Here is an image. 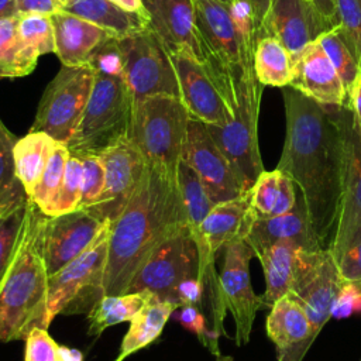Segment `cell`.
<instances>
[{
  "label": "cell",
  "instance_id": "cell-46",
  "mask_svg": "<svg viewBox=\"0 0 361 361\" xmlns=\"http://www.w3.org/2000/svg\"><path fill=\"white\" fill-rule=\"evenodd\" d=\"M16 8L17 16H52L62 10V4L59 0H16Z\"/></svg>",
  "mask_w": 361,
  "mask_h": 361
},
{
  "label": "cell",
  "instance_id": "cell-31",
  "mask_svg": "<svg viewBox=\"0 0 361 361\" xmlns=\"http://www.w3.org/2000/svg\"><path fill=\"white\" fill-rule=\"evenodd\" d=\"M252 66L262 86L285 87L293 78V54L278 38L267 35L255 45Z\"/></svg>",
  "mask_w": 361,
  "mask_h": 361
},
{
  "label": "cell",
  "instance_id": "cell-25",
  "mask_svg": "<svg viewBox=\"0 0 361 361\" xmlns=\"http://www.w3.org/2000/svg\"><path fill=\"white\" fill-rule=\"evenodd\" d=\"M55 54L65 66L89 65L94 52L110 35L93 23L61 10L51 16Z\"/></svg>",
  "mask_w": 361,
  "mask_h": 361
},
{
  "label": "cell",
  "instance_id": "cell-39",
  "mask_svg": "<svg viewBox=\"0 0 361 361\" xmlns=\"http://www.w3.org/2000/svg\"><path fill=\"white\" fill-rule=\"evenodd\" d=\"M317 41L320 42V45L329 55L330 61L333 62L334 68L337 69V72L344 83L345 90H348V87L351 86V83L354 82V79L360 71V66H358L355 58L353 56L350 48L341 38L338 28L336 27V28L324 32Z\"/></svg>",
  "mask_w": 361,
  "mask_h": 361
},
{
  "label": "cell",
  "instance_id": "cell-13",
  "mask_svg": "<svg viewBox=\"0 0 361 361\" xmlns=\"http://www.w3.org/2000/svg\"><path fill=\"white\" fill-rule=\"evenodd\" d=\"M223 251V265L219 274L221 296L234 320V341L241 347L250 341L257 312L262 306V299L255 295L250 278V261L254 252L244 240L228 244Z\"/></svg>",
  "mask_w": 361,
  "mask_h": 361
},
{
  "label": "cell",
  "instance_id": "cell-10",
  "mask_svg": "<svg viewBox=\"0 0 361 361\" xmlns=\"http://www.w3.org/2000/svg\"><path fill=\"white\" fill-rule=\"evenodd\" d=\"M193 7L203 65L213 73H227L235 79L254 73L252 65L245 59L228 6L216 0H193Z\"/></svg>",
  "mask_w": 361,
  "mask_h": 361
},
{
  "label": "cell",
  "instance_id": "cell-38",
  "mask_svg": "<svg viewBox=\"0 0 361 361\" xmlns=\"http://www.w3.org/2000/svg\"><path fill=\"white\" fill-rule=\"evenodd\" d=\"M80 197H82V161L80 158L71 155L66 164L65 176L61 185V189L55 200L44 214L59 216L63 213L73 212L79 209Z\"/></svg>",
  "mask_w": 361,
  "mask_h": 361
},
{
  "label": "cell",
  "instance_id": "cell-7",
  "mask_svg": "<svg viewBox=\"0 0 361 361\" xmlns=\"http://www.w3.org/2000/svg\"><path fill=\"white\" fill-rule=\"evenodd\" d=\"M109 235L110 227L89 250L49 276L45 329L58 314L89 312L103 296Z\"/></svg>",
  "mask_w": 361,
  "mask_h": 361
},
{
  "label": "cell",
  "instance_id": "cell-49",
  "mask_svg": "<svg viewBox=\"0 0 361 361\" xmlns=\"http://www.w3.org/2000/svg\"><path fill=\"white\" fill-rule=\"evenodd\" d=\"M241 1L247 3L252 8V13L255 16L261 38L267 37L265 35V20H267V16H268L271 0H241Z\"/></svg>",
  "mask_w": 361,
  "mask_h": 361
},
{
  "label": "cell",
  "instance_id": "cell-14",
  "mask_svg": "<svg viewBox=\"0 0 361 361\" xmlns=\"http://www.w3.org/2000/svg\"><path fill=\"white\" fill-rule=\"evenodd\" d=\"M99 157L104 166V186L97 202L87 209L111 224L135 193L148 165L127 135Z\"/></svg>",
  "mask_w": 361,
  "mask_h": 361
},
{
  "label": "cell",
  "instance_id": "cell-15",
  "mask_svg": "<svg viewBox=\"0 0 361 361\" xmlns=\"http://www.w3.org/2000/svg\"><path fill=\"white\" fill-rule=\"evenodd\" d=\"M110 227L89 209H76L59 216H47L44 255L49 276L89 250Z\"/></svg>",
  "mask_w": 361,
  "mask_h": 361
},
{
  "label": "cell",
  "instance_id": "cell-6",
  "mask_svg": "<svg viewBox=\"0 0 361 361\" xmlns=\"http://www.w3.org/2000/svg\"><path fill=\"white\" fill-rule=\"evenodd\" d=\"M262 85L254 73L235 80V100L231 117L221 126L206 124L219 149L231 164L234 172L248 192L264 172L258 145V116Z\"/></svg>",
  "mask_w": 361,
  "mask_h": 361
},
{
  "label": "cell",
  "instance_id": "cell-16",
  "mask_svg": "<svg viewBox=\"0 0 361 361\" xmlns=\"http://www.w3.org/2000/svg\"><path fill=\"white\" fill-rule=\"evenodd\" d=\"M180 92V100L190 117L204 124L221 126L231 117V107L206 66L189 54L171 55Z\"/></svg>",
  "mask_w": 361,
  "mask_h": 361
},
{
  "label": "cell",
  "instance_id": "cell-35",
  "mask_svg": "<svg viewBox=\"0 0 361 361\" xmlns=\"http://www.w3.org/2000/svg\"><path fill=\"white\" fill-rule=\"evenodd\" d=\"M69 157H71V152H69L66 144L58 142L49 157L45 171L31 196V199L34 200V203L39 207V210L42 213H45L48 210V207L52 204V202L55 200V197L61 189Z\"/></svg>",
  "mask_w": 361,
  "mask_h": 361
},
{
  "label": "cell",
  "instance_id": "cell-40",
  "mask_svg": "<svg viewBox=\"0 0 361 361\" xmlns=\"http://www.w3.org/2000/svg\"><path fill=\"white\" fill-rule=\"evenodd\" d=\"M338 32L361 68V0H336Z\"/></svg>",
  "mask_w": 361,
  "mask_h": 361
},
{
  "label": "cell",
  "instance_id": "cell-19",
  "mask_svg": "<svg viewBox=\"0 0 361 361\" xmlns=\"http://www.w3.org/2000/svg\"><path fill=\"white\" fill-rule=\"evenodd\" d=\"M244 241L251 247L254 255L276 244H292L306 251L323 250L313 233L300 193L295 207L279 216L259 217L250 209Z\"/></svg>",
  "mask_w": 361,
  "mask_h": 361
},
{
  "label": "cell",
  "instance_id": "cell-22",
  "mask_svg": "<svg viewBox=\"0 0 361 361\" xmlns=\"http://www.w3.org/2000/svg\"><path fill=\"white\" fill-rule=\"evenodd\" d=\"M326 250L306 251L292 244H276L258 251L257 257L265 275L262 306L271 307L279 298L289 295L296 282L323 258Z\"/></svg>",
  "mask_w": 361,
  "mask_h": 361
},
{
  "label": "cell",
  "instance_id": "cell-3",
  "mask_svg": "<svg viewBox=\"0 0 361 361\" xmlns=\"http://www.w3.org/2000/svg\"><path fill=\"white\" fill-rule=\"evenodd\" d=\"M47 216L27 197L23 226L0 279V341L25 340L32 327H44L49 274L44 255Z\"/></svg>",
  "mask_w": 361,
  "mask_h": 361
},
{
  "label": "cell",
  "instance_id": "cell-48",
  "mask_svg": "<svg viewBox=\"0 0 361 361\" xmlns=\"http://www.w3.org/2000/svg\"><path fill=\"white\" fill-rule=\"evenodd\" d=\"M345 106L350 107L354 117L361 123V68L347 90V100Z\"/></svg>",
  "mask_w": 361,
  "mask_h": 361
},
{
  "label": "cell",
  "instance_id": "cell-37",
  "mask_svg": "<svg viewBox=\"0 0 361 361\" xmlns=\"http://www.w3.org/2000/svg\"><path fill=\"white\" fill-rule=\"evenodd\" d=\"M25 203L27 199L0 204V279L17 244L23 226Z\"/></svg>",
  "mask_w": 361,
  "mask_h": 361
},
{
  "label": "cell",
  "instance_id": "cell-33",
  "mask_svg": "<svg viewBox=\"0 0 361 361\" xmlns=\"http://www.w3.org/2000/svg\"><path fill=\"white\" fill-rule=\"evenodd\" d=\"M18 38L28 61L37 65L38 56L55 52V35L51 16H18Z\"/></svg>",
  "mask_w": 361,
  "mask_h": 361
},
{
  "label": "cell",
  "instance_id": "cell-1",
  "mask_svg": "<svg viewBox=\"0 0 361 361\" xmlns=\"http://www.w3.org/2000/svg\"><path fill=\"white\" fill-rule=\"evenodd\" d=\"M286 134L276 169L299 188L313 233L323 250L334 240L348 169L353 111L319 103L282 87Z\"/></svg>",
  "mask_w": 361,
  "mask_h": 361
},
{
  "label": "cell",
  "instance_id": "cell-27",
  "mask_svg": "<svg viewBox=\"0 0 361 361\" xmlns=\"http://www.w3.org/2000/svg\"><path fill=\"white\" fill-rule=\"evenodd\" d=\"M296 185L279 169L264 171L250 188V209L255 216L271 217L290 212L296 204Z\"/></svg>",
  "mask_w": 361,
  "mask_h": 361
},
{
  "label": "cell",
  "instance_id": "cell-30",
  "mask_svg": "<svg viewBox=\"0 0 361 361\" xmlns=\"http://www.w3.org/2000/svg\"><path fill=\"white\" fill-rule=\"evenodd\" d=\"M157 298L149 290L103 295L87 313V334L100 336L103 330L118 323L130 322L138 310Z\"/></svg>",
  "mask_w": 361,
  "mask_h": 361
},
{
  "label": "cell",
  "instance_id": "cell-41",
  "mask_svg": "<svg viewBox=\"0 0 361 361\" xmlns=\"http://www.w3.org/2000/svg\"><path fill=\"white\" fill-rule=\"evenodd\" d=\"M175 319L190 333H193L199 341L209 348L214 355H220L219 350V334L213 330L209 329L206 324V319L203 313L199 310L197 305H183L178 307L175 312Z\"/></svg>",
  "mask_w": 361,
  "mask_h": 361
},
{
  "label": "cell",
  "instance_id": "cell-45",
  "mask_svg": "<svg viewBox=\"0 0 361 361\" xmlns=\"http://www.w3.org/2000/svg\"><path fill=\"white\" fill-rule=\"evenodd\" d=\"M337 267L343 281H361V241L337 259Z\"/></svg>",
  "mask_w": 361,
  "mask_h": 361
},
{
  "label": "cell",
  "instance_id": "cell-2",
  "mask_svg": "<svg viewBox=\"0 0 361 361\" xmlns=\"http://www.w3.org/2000/svg\"><path fill=\"white\" fill-rule=\"evenodd\" d=\"M185 228L188 220L176 176L148 166L128 204L110 224L103 295L127 293L147 259Z\"/></svg>",
  "mask_w": 361,
  "mask_h": 361
},
{
  "label": "cell",
  "instance_id": "cell-32",
  "mask_svg": "<svg viewBox=\"0 0 361 361\" xmlns=\"http://www.w3.org/2000/svg\"><path fill=\"white\" fill-rule=\"evenodd\" d=\"M176 180H178V186H179L185 212H186L188 228L199 250L203 245L200 227L203 220L214 206V203L212 202L207 192L204 190L196 172L183 161H180L178 166Z\"/></svg>",
  "mask_w": 361,
  "mask_h": 361
},
{
  "label": "cell",
  "instance_id": "cell-36",
  "mask_svg": "<svg viewBox=\"0 0 361 361\" xmlns=\"http://www.w3.org/2000/svg\"><path fill=\"white\" fill-rule=\"evenodd\" d=\"M17 138L0 118V204L27 199V193L17 178L14 165V145Z\"/></svg>",
  "mask_w": 361,
  "mask_h": 361
},
{
  "label": "cell",
  "instance_id": "cell-12",
  "mask_svg": "<svg viewBox=\"0 0 361 361\" xmlns=\"http://www.w3.org/2000/svg\"><path fill=\"white\" fill-rule=\"evenodd\" d=\"M182 161L199 176L214 204L247 193L231 164L219 149L203 121L190 117Z\"/></svg>",
  "mask_w": 361,
  "mask_h": 361
},
{
  "label": "cell",
  "instance_id": "cell-11",
  "mask_svg": "<svg viewBox=\"0 0 361 361\" xmlns=\"http://www.w3.org/2000/svg\"><path fill=\"white\" fill-rule=\"evenodd\" d=\"M189 278H200V267L197 245L189 228H185L165 241L147 259L127 292L149 290L159 300L179 307L176 290L179 283Z\"/></svg>",
  "mask_w": 361,
  "mask_h": 361
},
{
  "label": "cell",
  "instance_id": "cell-24",
  "mask_svg": "<svg viewBox=\"0 0 361 361\" xmlns=\"http://www.w3.org/2000/svg\"><path fill=\"white\" fill-rule=\"evenodd\" d=\"M267 334L276 347L278 361H302L310 345V323L302 306L289 295L269 307Z\"/></svg>",
  "mask_w": 361,
  "mask_h": 361
},
{
  "label": "cell",
  "instance_id": "cell-51",
  "mask_svg": "<svg viewBox=\"0 0 361 361\" xmlns=\"http://www.w3.org/2000/svg\"><path fill=\"white\" fill-rule=\"evenodd\" d=\"M59 361H83V353L59 344Z\"/></svg>",
  "mask_w": 361,
  "mask_h": 361
},
{
  "label": "cell",
  "instance_id": "cell-29",
  "mask_svg": "<svg viewBox=\"0 0 361 361\" xmlns=\"http://www.w3.org/2000/svg\"><path fill=\"white\" fill-rule=\"evenodd\" d=\"M178 307L173 303L154 298L130 320V327L121 341L120 353L114 361H124L131 354L145 348L162 333L169 317Z\"/></svg>",
  "mask_w": 361,
  "mask_h": 361
},
{
  "label": "cell",
  "instance_id": "cell-54",
  "mask_svg": "<svg viewBox=\"0 0 361 361\" xmlns=\"http://www.w3.org/2000/svg\"><path fill=\"white\" fill-rule=\"evenodd\" d=\"M216 361H234L230 355H219Z\"/></svg>",
  "mask_w": 361,
  "mask_h": 361
},
{
  "label": "cell",
  "instance_id": "cell-28",
  "mask_svg": "<svg viewBox=\"0 0 361 361\" xmlns=\"http://www.w3.org/2000/svg\"><path fill=\"white\" fill-rule=\"evenodd\" d=\"M59 141L44 131H28L14 145V165L18 180L28 197L32 196L49 157Z\"/></svg>",
  "mask_w": 361,
  "mask_h": 361
},
{
  "label": "cell",
  "instance_id": "cell-20",
  "mask_svg": "<svg viewBox=\"0 0 361 361\" xmlns=\"http://www.w3.org/2000/svg\"><path fill=\"white\" fill-rule=\"evenodd\" d=\"M341 283L337 261L331 251L326 250L320 262L305 274L290 290L289 296L302 306L309 319L312 343L331 317Z\"/></svg>",
  "mask_w": 361,
  "mask_h": 361
},
{
  "label": "cell",
  "instance_id": "cell-4",
  "mask_svg": "<svg viewBox=\"0 0 361 361\" xmlns=\"http://www.w3.org/2000/svg\"><path fill=\"white\" fill-rule=\"evenodd\" d=\"M189 113L179 97L149 96L135 100L127 137L148 166L176 176L186 141Z\"/></svg>",
  "mask_w": 361,
  "mask_h": 361
},
{
  "label": "cell",
  "instance_id": "cell-17",
  "mask_svg": "<svg viewBox=\"0 0 361 361\" xmlns=\"http://www.w3.org/2000/svg\"><path fill=\"white\" fill-rule=\"evenodd\" d=\"M337 25L310 0H271L265 35L278 38L295 55Z\"/></svg>",
  "mask_w": 361,
  "mask_h": 361
},
{
  "label": "cell",
  "instance_id": "cell-44",
  "mask_svg": "<svg viewBox=\"0 0 361 361\" xmlns=\"http://www.w3.org/2000/svg\"><path fill=\"white\" fill-rule=\"evenodd\" d=\"M361 312V281H343L334 300L331 317L345 319Z\"/></svg>",
  "mask_w": 361,
  "mask_h": 361
},
{
  "label": "cell",
  "instance_id": "cell-21",
  "mask_svg": "<svg viewBox=\"0 0 361 361\" xmlns=\"http://www.w3.org/2000/svg\"><path fill=\"white\" fill-rule=\"evenodd\" d=\"M289 86L323 104L343 106L347 100L344 83L319 41L293 55V78Z\"/></svg>",
  "mask_w": 361,
  "mask_h": 361
},
{
  "label": "cell",
  "instance_id": "cell-9",
  "mask_svg": "<svg viewBox=\"0 0 361 361\" xmlns=\"http://www.w3.org/2000/svg\"><path fill=\"white\" fill-rule=\"evenodd\" d=\"M94 83L90 65L65 66L47 86L31 126L66 144L78 128Z\"/></svg>",
  "mask_w": 361,
  "mask_h": 361
},
{
  "label": "cell",
  "instance_id": "cell-55",
  "mask_svg": "<svg viewBox=\"0 0 361 361\" xmlns=\"http://www.w3.org/2000/svg\"><path fill=\"white\" fill-rule=\"evenodd\" d=\"M216 1H219V3H221V4H224V6H230L234 0H216Z\"/></svg>",
  "mask_w": 361,
  "mask_h": 361
},
{
  "label": "cell",
  "instance_id": "cell-56",
  "mask_svg": "<svg viewBox=\"0 0 361 361\" xmlns=\"http://www.w3.org/2000/svg\"><path fill=\"white\" fill-rule=\"evenodd\" d=\"M59 1H61V4H62V7H63V6H65V4H68V3H71V1H72V0H59Z\"/></svg>",
  "mask_w": 361,
  "mask_h": 361
},
{
  "label": "cell",
  "instance_id": "cell-26",
  "mask_svg": "<svg viewBox=\"0 0 361 361\" xmlns=\"http://www.w3.org/2000/svg\"><path fill=\"white\" fill-rule=\"evenodd\" d=\"M62 10L93 23L117 39L149 27L145 14L128 11L110 0H72Z\"/></svg>",
  "mask_w": 361,
  "mask_h": 361
},
{
  "label": "cell",
  "instance_id": "cell-34",
  "mask_svg": "<svg viewBox=\"0 0 361 361\" xmlns=\"http://www.w3.org/2000/svg\"><path fill=\"white\" fill-rule=\"evenodd\" d=\"M17 25L18 16L0 18V78L25 76L35 68L23 51Z\"/></svg>",
  "mask_w": 361,
  "mask_h": 361
},
{
  "label": "cell",
  "instance_id": "cell-18",
  "mask_svg": "<svg viewBox=\"0 0 361 361\" xmlns=\"http://www.w3.org/2000/svg\"><path fill=\"white\" fill-rule=\"evenodd\" d=\"M149 28L169 54H189L203 63L204 56L195 24L193 0H141Z\"/></svg>",
  "mask_w": 361,
  "mask_h": 361
},
{
  "label": "cell",
  "instance_id": "cell-23",
  "mask_svg": "<svg viewBox=\"0 0 361 361\" xmlns=\"http://www.w3.org/2000/svg\"><path fill=\"white\" fill-rule=\"evenodd\" d=\"M361 241V123L354 117L350 127L348 169L341 210L331 247L336 261Z\"/></svg>",
  "mask_w": 361,
  "mask_h": 361
},
{
  "label": "cell",
  "instance_id": "cell-47",
  "mask_svg": "<svg viewBox=\"0 0 361 361\" xmlns=\"http://www.w3.org/2000/svg\"><path fill=\"white\" fill-rule=\"evenodd\" d=\"M204 286L200 278H189L179 283L176 290L179 307L183 305H199L203 299Z\"/></svg>",
  "mask_w": 361,
  "mask_h": 361
},
{
  "label": "cell",
  "instance_id": "cell-53",
  "mask_svg": "<svg viewBox=\"0 0 361 361\" xmlns=\"http://www.w3.org/2000/svg\"><path fill=\"white\" fill-rule=\"evenodd\" d=\"M16 16H17L16 0H0V18L16 17Z\"/></svg>",
  "mask_w": 361,
  "mask_h": 361
},
{
  "label": "cell",
  "instance_id": "cell-8",
  "mask_svg": "<svg viewBox=\"0 0 361 361\" xmlns=\"http://www.w3.org/2000/svg\"><path fill=\"white\" fill-rule=\"evenodd\" d=\"M117 44L123 76L134 102L159 94L180 99L171 54L149 27L117 39Z\"/></svg>",
  "mask_w": 361,
  "mask_h": 361
},
{
  "label": "cell",
  "instance_id": "cell-43",
  "mask_svg": "<svg viewBox=\"0 0 361 361\" xmlns=\"http://www.w3.org/2000/svg\"><path fill=\"white\" fill-rule=\"evenodd\" d=\"M24 361H59V344L48 329L32 327L25 337Z\"/></svg>",
  "mask_w": 361,
  "mask_h": 361
},
{
  "label": "cell",
  "instance_id": "cell-52",
  "mask_svg": "<svg viewBox=\"0 0 361 361\" xmlns=\"http://www.w3.org/2000/svg\"><path fill=\"white\" fill-rule=\"evenodd\" d=\"M116 4H118L120 7L128 10V11H134V13H140V14H145L141 0H110Z\"/></svg>",
  "mask_w": 361,
  "mask_h": 361
},
{
  "label": "cell",
  "instance_id": "cell-42",
  "mask_svg": "<svg viewBox=\"0 0 361 361\" xmlns=\"http://www.w3.org/2000/svg\"><path fill=\"white\" fill-rule=\"evenodd\" d=\"M82 161V197L79 209L93 206L104 186V166L99 155L78 157Z\"/></svg>",
  "mask_w": 361,
  "mask_h": 361
},
{
  "label": "cell",
  "instance_id": "cell-5",
  "mask_svg": "<svg viewBox=\"0 0 361 361\" xmlns=\"http://www.w3.org/2000/svg\"><path fill=\"white\" fill-rule=\"evenodd\" d=\"M134 99L123 75L94 72L85 113L66 147L71 155H99L127 135Z\"/></svg>",
  "mask_w": 361,
  "mask_h": 361
},
{
  "label": "cell",
  "instance_id": "cell-50",
  "mask_svg": "<svg viewBox=\"0 0 361 361\" xmlns=\"http://www.w3.org/2000/svg\"><path fill=\"white\" fill-rule=\"evenodd\" d=\"M323 14L327 17L333 18L334 21L338 23L337 20V11H336V0H310Z\"/></svg>",
  "mask_w": 361,
  "mask_h": 361
}]
</instances>
